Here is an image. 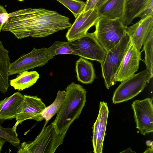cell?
I'll return each mask as SVG.
<instances>
[{
    "label": "cell",
    "instance_id": "obj_6",
    "mask_svg": "<svg viewBox=\"0 0 153 153\" xmlns=\"http://www.w3.org/2000/svg\"><path fill=\"white\" fill-rule=\"evenodd\" d=\"M152 78L146 69L122 82L114 93L113 103L126 101L137 96L147 86Z\"/></svg>",
    "mask_w": 153,
    "mask_h": 153
},
{
    "label": "cell",
    "instance_id": "obj_28",
    "mask_svg": "<svg viewBox=\"0 0 153 153\" xmlns=\"http://www.w3.org/2000/svg\"><path fill=\"white\" fill-rule=\"evenodd\" d=\"M108 0H100L96 7L97 8L100 7Z\"/></svg>",
    "mask_w": 153,
    "mask_h": 153
},
{
    "label": "cell",
    "instance_id": "obj_7",
    "mask_svg": "<svg viewBox=\"0 0 153 153\" xmlns=\"http://www.w3.org/2000/svg\"><path fill=\"white\" fill-rule=\"evenodd\" d=\"M71 48L80 57L99 62L101 65L107 52L100 44L93 33L88 32L75 39L68 41Z\"/></svg>",
    "mask_w": 153,
    "mask_h": 153
},
{
    "label": "cell",
    "instance_id": "obj_20",
    "mask_svg": "<svg viewBox=\"0 0 153 153\" xmlns=\"http://www.w3.org/2000/svg\"><path fill=\"white\" fill-rule=\"evenodd\" d=\"M39 77L36 71H25L19 74L15 78L10 80V85L15 90L22 91L34 84Z\"/></svg>",
    "mask_w": 153,
    "mask_h": 153
},
{
    "label": "cell",
    "instance_id": "obj_17",
    "mask_svg": "<svg viewBox=\"0 0 153 153\" xmlns=\"http://www.w3.org/2000/svg\"><path fill=\"white\" fill-rule=\"evenodd\" d=\"M10 63L8 51L0 40V91L5 94L9 86L8 68Z\"/></svg>",
    "mask_w": 153,
    "mask_h": 153
},
{
    "label": "cell",
    "instance_id": "obj_10",
    "mask_svg": "<svg viewBox=\"0 0 153 153\" xmlns=\"http://www.w3.org/2000/svg\"><path fill=\"white\" fill-rule=\"evenodd\" d=\"M152 101V98H147L136 100L132 104L136 128L143 135L153 131Z\"/></svg>",
    "mask_w": 153,
    "mask_h": 153
},
{
    "label": "cell",
    "instance_id": "obj_27",
    "mask_svg": "<svg viewBox=\"0 0 153 153\" xmlns=\"http://www.w3.org/2000/svg\"><path fill=\"white\" fill-rule=\"evenodd\" d=\"M100 0H87L82 11L86 12L95 7Z\"/></svg>",
    "mask_w": 153,
    "mask_h": 153
},
{
    "label": "cell",
    "instance_id": "obj_24",
    "mask_svg": "<svg viewBox=\"0 0 153 153\" xmlns=\"http://www.w3.org/2000/svg\"><path fill=\"white\" fill-rule=\"evenodd\" d=\"M48 52L54 56L59 54H71L77 55L71 48L68 42L55 41L50 47L47 48Z\"/></svg>",
    "mask_w": 153,
    "mask_h": 153
},
{
    "label": "cell",
    "instance_id": "obj_12",
    "mask_svg": "<svg viewBox=\"0 0 153 153\" xmlns=\"http://www.w3.org/2000/svg\"><path fill=\"white\" fill-rule=\"evenodd\" d=\"M99 18L97 7L86 12L82 10L67 32L66 37L68 41L75 39L86 34L91 27L95 25Z\"/></svg>",
    "mask_w": 153,
    "mask_h": 153
},
{
    "label": "cell",
    "instance_id": "obj_15",
    "mask_svg": "<svg viewBox=\"0 0 153 153\" xmlns=\"http://www.w3.org/2000/svg\"><path fill=\"white\" fill-rule=\"evenodd\" d=\"M153 30V16L141 19L131 26L127 27L126 33L130 36L131 42L140 51L150 31Z\"/></svg>",
    "mask_w": 153,
    "mask_h": 153
},
{
    "label": "cell",
    "instance_id": "obj_18",
    "mask_svg": "<svg viewBox=\"0 0 153 153\" xmlns=\"http://www.w3.org/2000/svg\"><path fill=\"white\" fill-rule=\"evenodd\" d=\"M76 71L77 80L83 84L92 83L96 77L93 64L82 57L76 62Z\"/></svg>",
    "mask_w": 153,
    "mask_h": 153
},
{
    "label": "cell",
    "instance_id": "obj_26",
    "mask_svg": "<svg viewBox=\"0 0 153 153\" xmlns=\"http://www.w3.org/2000/svg\"><path fill=\"white\" fill-rule=\"evenodd\" d=\"M8 17L9 13L3 6L0 5V32Z\"/></svg>",
    "mask_w": 153,
    "mask_h": 153
},
{
    "label": "cell",
    "instance_id": "obj_13",
    "mask_svg": "<svg viewBox=\"0 0 153 153\" xmlns=\"http://www.w3.org/2000/svg\"><path fill=\"white\" fill-rule=\"evenodd\" d=\"M141 53L131 42L115 77L116 83L126 80L137 71L141 60Z\"/></svg>",
    "mask_w": 153,
    "mask_h": 153
},
{
    "label": "cell",
    "instance_id": "obj_8",
    "mask_svg": "<svg viewBox=\"0 0 153 153\" xmlns=\"http://www.w3.org/2000/svg\"><path fill=\"white\" fill-rule=\"evenodd\" d=\"M53 57L48 52L47 48H34L29 53L23 54L10 63L8 68L9 75L19 74L36 67H42Z\"/></svg>",
    "mask_w": 153,
    "mask_h": 153
},
{
    "label": "cell",
    "instance_id": "obj_29",
    "mask_svg": "<svg viewBox=\"0 0 153 153\" xmlns=\"http://www.w3.org/2000/svg\"><path fill=\"white\" fill-rule=\"evenodd\" d=\"M6 141L0 137V153L1 152L2 148Z\"/></svg>",
    "mask_w": 153,
    "mask_h": 153
},
{
    "label": "cell",
    "instance_id": "obj_3",
    "mask_svg": "<svg viewBox=\"0 0 153 153\" xmlns=\"http://www.w3.org/2000/svg\"><path fill=\"white\" fill-rule=\"evenodd\" d=\"M66 135L58 133L51 123L42 129L33 141L21 143L17 152L53 153L63 143Z\"/></svg>",
    "mask_w": 153,
    "mask_h": 153
},
{
    "label": "cell",
    "instance_id": "obj_32",
    "mask_svg": "<svg viewBox=\"0 0 153 153\" xmlns=\"http://www.w3.org/2000/svg\"><path fill=\"white\" fill-rule=\"evenodd\" d=\"M18 0L19 1H23L25 0Z\"/></svg>",
    "mask_w": 153,
    "mask_h": 153
},
{
    "label": "cell",
    "instance_id": "obj_9",
    "mask_svg": "<svg viewBox=\"0 0 153 153\" xmlns=\"http://www.w3.org/2000/svg\"><path fill=\"white\" fill-rule=\"evenodd\" d=\"M23 100L18 108L14 125L17 126L29 119L40 121L44 120L42 113L46 107L42 100L37 96L23 95Z\"/></svg>",
    "mask_w": 153,
    "mask_h": 153
},
{
    "label": "cell",
    "instance_id": "obj_11",
    "mask_svg": "<svg viewBox=\"0 0 153 153\" xmlns=\"http://www.w3.org/2000/svg\"><path fill=\"white\" fill-rule=\"evenodd\" d=\"M153 16V0H124L120 20L124 25L131 24L137 17L141 19Z\"/></svg>",
    "mask_w": 153,
    "mask_h": 153
},
{
    "label": "cell",
    "instance_id": "obj_4",
    "mask_svg": "<svg viewBox=\"0 0 153 153\" xmlns=\"http://www.w3.org/2000/svg\"><path fill=\"white\" fill-rule=\"evenodd\" d=\"M131 42L130 36L126 33L119 42L107 52L101 66L102 76L107 89L115 84V77Z\"/></svg>",
    "mask_w": 153,
    "mask_h": 153
},
{
    "label": "cell",
    "instance_id": "obj_30",
    "mask_svg": "<svg viewBox=\"0 0 153 153\" xmlns=\"http://www.w3.org/2000/svg\"><path fill=\"white\" fill-rule=\"evenodd\" d=\"M135 152L132 151L131 149L130 148H128L123 151L121 152V153H134Z\"/></svg>",
    "mask_w": 153,
    "mask_h": 153
},
{
    "label": "cell",
    "instance_id": "obj_19",
    "mask_svg": "<svg viewBox=\"0 0 153 153\" xmlns=\"http://www.w3.org/2000/svg\"><path fill=\"white\" fill-rule=\"evenodd\" d=\"M124 0H108L98 8L100 17L120 19L122 15Z\"/></svg>",
    "mask_w": 153,
    "mask_h": 153
},
{
    "label": "cell",
    "instance_id": "obj_1",
    "mask_svg": "<svg viewBox=\"0 0 153 153\" xmlns=\"http://www.w3.org/2000/svg\"><path fill=\"white\" fill-rule=\"evenodd\" d=\"M71 25L68 17L55 11L28 8L9 13L2 30L11 33L18 39L41 38L69 28Z\"/></svg>",
    "mask_w": 153,
    "mask_h": 153
},
{
    "label": "cell",
    "instance_id": "obj_16",
    "mask_svg": "<svg viewBox=\"0 0 153 153\" xmlns=\"http://www.w3.org/2000/svg\"><path fill=\"white\" fill-rule=\"evenodd\" d=\"M24 96L19 92L0 100V120H11L16 118L18 107Z\"/></svg>",
    "mask_w": 153,
    "mask_h": 153
},
{
    "label": "cell",
    "instance_id": "obj_2",
    "mask_svg": "<svg viewBox=\"0 0 153 153\" xmlns=\"http://www.w3.org/2000/svg\"><path fill=\"white\" fill-rule=\"evenodd\" d=\"M65 90V100L52 122L60 134H66L74 121L79 118L86 101V91L80 84L72 82Z\"/></svg>",
    "mask_w": 153,
    "mask_h": 153
},
{
    "label": "cell",
    "instance_id": "obj_14",
    "mask_svg": "<svg viewBox=\"0 0 153 153\" xmlns=\"http://www.w3.org/2000/svg\"><path fill=\"white\" fill-rule=\"evenodd\" d=\"M108 113L107 103L104 102H101L99 114L93 128L92 142L93 152L95 153L102 152L103 143Z\"/></svg>",
    "mask_w": 153,
    "mask_h": 153
},
{
    "label": "cell",
    "instance_id": "obj_21",
    "mask_svg": "<svg viewBox=\"0 0 153 153\" xmlns=\"http://www.w3.org/2000/svg\"><path fill=\"white\" fill-rule=\"evenodd\" d=\"M66 93L65 91L59 90L57 92L55 100L49 106L46 107L42 113L44 120L48 121L57 114L65 100Z\"/></svg>",
    "mask_w": 153,
    "mask_h": 153
},
{
    "label": "cell",
    "instance_id": "obj_23",
    "mask_svg": "<svg viewBox=\"0 0 153 153\" xmlns=\"http://www.w3.org/2000/svg\"><path fill=\"white\" fill-rule=\"evenodd\" d=\"M16 129L14 125L12 128H4L0 126V137L18 148L20 145V140Z\"/></svg>",
    "mask_w": 153,
    "mask_h": 153
},
{
    "label": "cell",
    "instance_id": "obj_31",
    "mask_svg": "<svg viewBox=\"0 0 153 153\" xmlns=\"http://www.w3.org/2000/svg\"><path fill=\"white\" fill-rule=\"evenodd\" d=\"M153 153V148L148 149L144 153Z\"/></svg>",
    "mask_w": 153,
    "mask_h": 153
},
{
    "label": "cell",
    "instance_id": "obj_22",
    "mask_svg": "<svg viewBox=\"0 0 153 153\" xmlns=\"http://www.w3.org/2000/svg\"><path fill=\"white\" fill-rule=\"evenodd\" d=\"M143 48L142 52L144 51L145 57L144 62L147 69L152 77L153 76V30L150 32L143 44Z\"/></svg>",
    "mask_w": 153,
    "mask_h": 153
},
{
    "label": "cell",
    "instance_id": "obj_25",
    "mask_svg": "<svg viewBox=\"0 0 153 153\" xmlns=\"http://www.w3.org/2000/svg\"><path fill=\"white\" fill-rule=\"evenodd\" d=\"M62 4L76 18L84 8L85 2L81 0H56Z\"/></svg>",
    "mask_w": 153,
    "mask_h": 153
},
{
    "label": "cell",
    "instance_id": "obj_5",
    "mask_svg": "<svg viewBox=\"0 0 153 153\" xmlns=\"http://www.w3.org/2000/svg\"><path fill=\"white\" fill-rule=\"evenodd\" d=\"M93 32L100 44L107 52L120 41L126 33L127 26L120 19L100 17Z\"/></svg>",
    "mask_w": 153,
    "mask_h": 153
}]
</instances>
